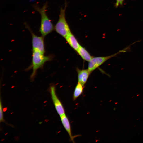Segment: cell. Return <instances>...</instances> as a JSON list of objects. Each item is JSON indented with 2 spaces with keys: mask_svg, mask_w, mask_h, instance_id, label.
<instances>
[{
  "mask_svg": "<svg viewBox=\"0 0 143 143\" xmlns=\"http://www.w3.org/2000/svg\"><path fill=\"white\" fill-rule=\"evenodd\" d=\"M33 7L40 14L41 23L39 31L42 36L44 37L54 29L53 24L46 14L48 3L47 2L45 3L41 8L37 5H33Z\"/></svg>",
  "mask_w": 143,
  "mask_h": 143,
  "instance_id": "6da1fadb",
  "label": "cell"
},
{
  "mask_svg": "<svg viewBox=\"0 0 143 143\" xmlns=\"http://www.w3.org/2000/svg\"><path fill=\"white\" fill-rule=\"evenodd\" d=\"M125 0H116L115 6L116 8H117L119 5H122L124 1Z\"/></svg>",
  "mask_w": 143,
  "mask_h": 143,
  "instance_id": "4fadbf2b",
  "label": "cell"
},
{
  "mask_svg": "<svg viewBox=\"0 0 143 143\" xmlns=\"http://www.w3.org/2000/svg\"><path fill=\"white\" fill-rule=\"evenodd\" d=\"M60 119L62 124L68 133L70 140L73 142H74V139L75 138L78 136H73V135L70 123L69 120L65 113L60 116Z\"/></svg>",
  "mask_w": 143,
  "mask_h": 143,
  "instance_id": "52a82bcc",
  "label": "cell"
},
{
  "mask_svg": "<svg viewBox=\"0 0 143 143\" xmlns=\"http://www.w3.org/2000/svg\"><path fill=\"white\" fill-rule=\"evenodd\" d=\"M26 28L30 32L32 37V50L38 51L44 54L45 52L44 37L36 35L32 31L29 26L26 23Z\"/></svg>",
  "mask_w": 143,
  "mask_h": 143,
  "instance_id": "5b68a950",
  "label": "cell"
},
{
  "mask_svg": "<svg viewBox=\"0 0 143 143\" xmlns=\"http://www.w3.org/2000/svg\"><path fill=\"white\" fill-rule=\"evenodd\" d=\"M131 45L113 54L106 56L92 57L89 62L88 69L91 73L109 59L122 52H125L130 48Z\"/></svg>",
  "mask_w": 143,
  "mask_h": 143,
  "instance_id": "277c9868",
  "label": "cell"
},
{
  "mask_svg": "<svg viewBox=\"0 0 143 143\" xmlns=\"http://www.w3.org/2000/svg\"><path fill=\"white\" fill-rule=\"evenodd\" d=\"M49 91L58 114L60 116L65 114L64 109L62 104L56 95L55 85L52 84L50 86L49 88Z\"/></svg>",
  "mask_w": 143,
  "mask_h": 143,
  "instance_id": "8992f818",
  "label": "cell"
},
{
  "mask_svg": "<svg viewBox=\"0 0 143 143\" xmlns=\"http://www.w3.org/2000/svg\"><path fill=\"white\" fill-rule=\"evenodd\" d=\"M3 110L2 106L1 100L0 102V122H5L3 118Z\"/></svg>",
  "mask_w": 143,
  "mask_h": 143,
  "instance_id": "7c38bea8",
  "label": "cell"
},
{
  "mask_svg": "<svg viewBox=\"0 0 143 143\" xmlns=\"http://www.w3.org/2000/svg\"><path fill=\"white\" fill-rule=\"evenodd\" d=\"M67 5L64 8H61L58 20L54 27V29L60 35L65 38L71 32L65 17V11Z\"/></svg>",
  "mask_w": 143,
  "mask_h": 143,
  "instance_id": "3957f363",
  "label": "cell"
},
{
  "mask_svg": "<svg viewBox=\"0 0 143 143\" xmlns=\"http://www.w3.org/2000/svg\"><path fill=\"white\" fill-rule=\"evenodd\" d=\"M65 38L69 45L73 49L77 51L81 45L72 33H70Z\"/></svg>",
  "mask_w": 143,
  "mask_h": 143,
  "instance_id": "9c48e42d",
  "label": "cell"
},
{
  "mask_svg": "<svg viewBox=\"0 0 143 143\" xmlns=\"http://www.w3.org/2000/svg\"><path fill=\"white\" fill-rule=\"evenodd\" d=\"M84 86L80 83L78 82L75 88L73 95V100H75L83 93Z\"/></svg>",
  "mask_w": 143,
  "mask_h": 143,
  "instance_id": "8fae6325",
  "label": "cell"
},
{
  "mask_svg": "<svg viewBox=\"0 0 143 143\" xmlns=\"http://www.w3.org/2000/svg\"><path fill=\"white\" fill-rule=\"evenodd\" d=\"M78 74V82L84 86L91 73L88 69L80 70L77 68Z\"/></svg>",
  "mask_w": 143,
  "mask_h": 143,
  "instance_id": "ba28073f",
  "label": "cell"
},
{
  "mask_svg": "<svg viewBox=\"0 0 143 143\" xmlns=\"http://www.w3.org/2000/svg\"><path fill=\"white\" fill-rule=\"evenodd\" d=\"M76 51L81 58L86 61L89 62L93 57L85 48L81 45Z\"/></svg>",
  "mask_w": 143,
  "mask_h": 143,
  "instance_id": "30bf717a",
  "label": "cell"
},
{
  "mask_svg": "<svg viewBox=\"0 0 143 143\" xmlns=\"http://www.w3.org/2000/svg\"><path fill=\"white\" fill-rule=\"evenodd\" d=\"M32 51V62L29 69L32 68L33 70L30 78L33 81L36 75L37 70L42 68L46 62L51 61L52 57L51 55L45 56L44 54L38 51Z\"/></svg>",
  "mask_w": 143,
  "mask_h": 143,
  "instance_id": "7a4b0ae2",
  "label": "cell"
}]
</instances>
